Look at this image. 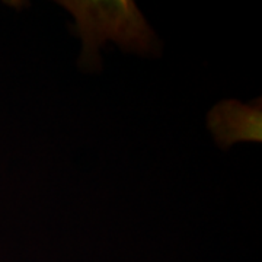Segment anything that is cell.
Returning <instances> with one entry per match:
<instances>
[{
    "label": "cell",
    "instance_id": "6da1fadb",
    "mask_svg": "<svg viewBox=\"0 0 262 262\" xmlns=\"http://www.w3.org/2000/svg\"><path fill=\"white\" fill-rule=\"evenodd\" d=\"M75 19L69 27L82 39L79 67L88 73L102 70L99 50L108 41L122 53L141 57H159L162 41L133 0H58Z\"/></svg>",
    "mask_w": 262,
    "mask_h": 262
},
{
    "label": "cell",
    "instance_id": "7a4b0ae2",
    "mask_svg": "<svg viewBox=\"0 0 262 262\" xmlns=\"http://www.w3.org/2000/svg\"><path fill=\"white\" fill-rule=\"evenodd\" d=\"M207 128L217 147L229 150L241 141H262V99L245 103L239 99H223L207 114Z\"/></svg>",
    "mask_w": 262,
    "mask_h": 262
}]
</instances>
